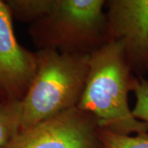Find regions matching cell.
<instances>
[{"instance_id": "obj_1", "label": "cell", "mask_w": 148, "mask_h": 148, "mask_svg": "<svg viewBox=\"0 0 148 148\" xmlns=\"http://www.w3.org/2000/svg\"><path fill=\"white\" fill-rule=\"evenodd\" d=\"M138 77L132 73L121 43L110 40L90 54L84 90L77 108L95 118L101 129L119 135L148 132L128 105Z\"/></svg>"}, {"instance_id": "obj_2", "label": "cell", "mask_w": 148, "mask_h": 148, "mask_svg": "<svg viewBox=\"0 0 148 148\" xmlns=\"http://www.w3.org/2000/svg\"><path fill=\"white\" fill-rule=\"evenodd\" d=\"M36 53V72L21 101V130L76 108L88 74L90 54L51 49Z\"/></svg>"}, {"instance_id": "obj_3", "label": "cell", "mask_w": 148, "mask_h": 148, "mask_svg": "<svg viewBox=\"0 0 148 148\" xmlns=\"http://www.w3.org/2000/svg\"><path fill=\"white\" fill-rule=\"evenodd\" d=\"M105 0H54L47 15L31 24L36 47L60 53L90 54L108 40Z\"/></svg>"}, {"instance_id": "obj_4", "label": "cell", "mask_w": 148, "mask_h": 148, "mask_svg": "<svg viewBox=\"0 0 148 148\" xmlns=\"http://www.w3.org/2000/svg\"><path fill=\"white\" fill-rule=\"evenodd\" d=\"M99 132L95 118L76 107L21 130L3 148H102Z\"/></svg>"}, {"instance_id": "obj_5", "label": "cell", "mask_w": 148, "mask_h": 148, "mask_svg": "<svg viewBox=\"0 0 148 148\" xmlns=\"http://www.w3.org/2000/svg\"><path fill=\"white\" fill-rule=\"evenodd\" d=\"M108 40L121 43L132 73H148V0L106 1Z\"/></svg>"}, {"instance_id": "obj_6", "label": "cell", "mask_w": 148, "mask_h": 148, "mask_svg": "<svg viewBox=\"0 0 148 148\" xmlns=\"http://www.w3.org/2000/svg\"><path fill=\"white\" fill-rule=\"evenodd\" d=\"M36 68V53L17 42L9 9L0 1V101H22Z\"/></svg>"}, {"instance_id": "obj_7", "label": "cell", "mask_w": 148, "mask_h": 148, "mask_svg": "<svg viewBox=\"0 0 148 148\" xmlns=\"http://www.w3.org/2000/svg\"><path fill=\"white\" fill-rule=\"evenodd\" d=\"M21 117V101H0V148L20 132Z\"/></svg>"}, {"instance_id": "obj_8", "label": "cell", "mask_w": 148, "mask_h": 148, "mask_svg": "<svg viewBox=\"0 0 148 148\" xmlns=\"http://www.w3.org/2000/svg\"><path fill=\"white\" fill-rule=\"evenodd\" d=\"M5 3L12 18L32 24L51 11L54 0H8Z\"/></svg>"}, {"instance_id": "obj_9", "label": "cell", "mask_w": 148, "mask_h": 148, "mask_svg": "<svg viewBox=\"0 0 148 148\" xmlns=\"http://www.w3.org/2000/svg\"><path fill=\"white\" fill-rule=\"evenodd\" d=\"M102 148H148V132L119 135L100 128Z\"/></svg>"}, {"instance_id": "obj_10", "label": "cell", "mask_w": 148, "mask_h": 148, "mask_svg": "<svg viewBox=\"0 0 148 148\" xmlns=\"http://www.w3.org/2000/svg\"><path fill=\"white\" fill-rule=\"evenodd\" d=\"M132 92L136 99L132 109V114L148 126V80L145 77H138Z\"/></svg>"}]
</instances>
